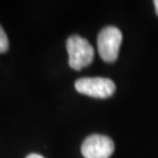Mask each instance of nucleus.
Listing matches in <instances>:
<instances>
[{"label": "nucleus", "mask_w": 158, "mask_h": 158, "mask_svg": "<svg viewBox=\"0 0 158 158\" xmlns=\"http://www.w3.org/2000/svg\"><path fill=\"white\" fill-rule=\"evenodd\" d=\"M122 44V33L115 26H108L102 29L97 36V48L100 56L106 62H114L118 56Z\"/></svg>", "instance_id": "2"}, {"label": "nucleus", "mask_w": 158, "mask_h": 158, "mask_svg": "<svg viewBox=\"0 0 158 158\" xmlns=\"http://www.w3.org/2000/svg\"><path fill=\"white\" fill-rule=\"evenodd\" d=\"M26 158H45V157H42L41 155H38V153H31Z\"/></svg>", "instance_id": "6"}, {"label": "nucleus", "mask_w": 158, "mask_h": 158, "mask_svg": "<svg viewBox=\"0 0 158 158\" xmlns=\"http://www.w3.org/2000/svg\"><path fill=\"white\" fill-rule=\"evenodd\" d=\"M114 150V142L103 135L89 136L81 145V152L85 158H109Z\"/></svg>", "instance_id": "4"}, {"label": "nucleus", "mask_w": 158, "mask_h": 158, "mask_svg": "<svg viewBox=\"0 0 158 158\" xmlns=\"http://www.w3.org/2000/svg\"><path fill=\"white\" fill-rule=\"evenodd\" d=\"M155 8H156V13H157V15H158V0L155 1Z\"/></svg>", "instance_id": "7"}, {"label": "nucleus", "mask_w": 158, "mask_h": 158, "mask_svg": "<svg viewBox=\"0 0 158 158\" xmlns=\"http://www.w3.org/2000/svg\"><path fill=\"white\" fill-rule=\"evenodd\" d=\"M68 63L74 70H81L89 66L94 59V48L88 40L80 35H72L67 40Z\"/></svg>", "instance_id": "1"}, {"label": "nucleus", "mask_w": 158, "mask_h": 158, "mask_svg": "<svg viewBox=\"0 0 158 158\" xmlns=\"http://www.w3.org/2000/svg\"><path fill=\"white\" fill-rule=\"evenodd\" d=\"M75 89L80 94L95 97L107 98L115 93L116 85L110 79L104 77H82L75 82Z\"/></svg>", "instance_id": "3"}, {"label": "nucleus", "mask_w": 158, "mask_h": 158, "mask_svg": "<svg viewBox=\"0 0 158 158\" xmlns=\"http://www.w3.org/2000/svg\"><path fill=\"white\" fill-rule=\"evenodd\" d=\"M7 49H8V38L0 25V54L7 52Z\"/></svg>", "instance_id": "5"}]
</instances>
